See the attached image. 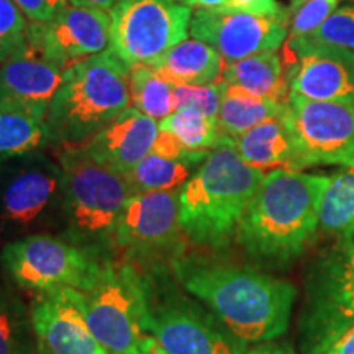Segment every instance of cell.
I'll return each instance as SVG.
<instances>
[{
	"label": "cell",
	"instance_id": "obj_14",
	"mask_svg": "<svg viewBox=\"0 0 354 354\" xmlns=\"http://www.w3.org/2000/svg\"><path fill=\"white\" fill-rule=\"evenodd\" d=\"M189 33L210 44L225 64L264 51H277L289 33V17H263L234 10H196Z\"/></svg>",
	"mask_w": 354,
	"mask_h": 354
},
{
	"label": "cell",
	"instance_id": "obj_12",
	"mask_svg": "<svg viewBox=\"0 0 354 354\" xmlns=\"http://www.w3.org/2000/svg\"><path fill=\"white\" fill-rule=\"evenodd\" d=\"M110 51L131 68L187 39L192 8L179 0H120L110 8Z\"/></svg>",
	"mask_w": 354,
	"mask_h": 354
},
{
	"label": "cell",
	"instance_id": "obj_20",
	"mask_svg": "<svg viewBox=\"0 0 354 354\" xmlns=\"http://www.w3.org/2000/svg\"><path fill=\"white\" fill-rule=\"evenodd\" d=\"M238 156L248 166L259 171L295 169V146L287 127L284 113L256 125L251 130L232 140Z\"/></svg>",
	"mask_w": 354,
	"mask_h": 354
},
{
	"label": "cell",
	"instance_id": "obj_8",
	"mask_svg": "<svg viewBox=\"0 0 354 354\" xmlns=\"http://www.w3.org/2000/svg\"><path fill=\"white\" fill-rule=\"evenodd\" d=\"M88 328L107 354H133L146 335L145 276L130 261L102 259L82 292Z\"/></svg>",
	"mask_w": 354,
	"mask_h": 354
},
{
	"label": "cell",
	"instance_id": "obj_38",
	"mask_svg": "<svg viewBox=\"0 0 354 354\" xmlns=\"http://www.w3.org/2000/svg\"><path fill=\"white\" fill-rule=\"evenodd\" d=\"M325 354H354V326L326 349Z\"/></svg>",
	"mask_w": 354,
	"mask_h": 354
},
{
	"label": "cell",
	"instance_id": "obj_30",
	"mask_svg": "<svg viewBox=\"0 0 354 354\" xmlns=\"http://www.w3.org/2000/svg\"><path fill=\"white\" fill-rule=\"evenodd\" d=\"M28 19L13 0H0V64L19 56L28 46Z\"/></svg>",
	"mask_w": 354,
	"mask_h": 354
},
{
	"label": "cell",
	"instance_id": "obj_36",
	"mask_svg": "<svg viewBox=\"0 0 354 354\" xmlns=\"http://www.w3.org/2000/svg\"><path fill=\"white\" fill-rule=\"evenodd\" d=\"M245 354H299V353L295 351L290 343L271 339V342L258 343L254 348L246 349Z\"/></svg>",
	"mask_w": 354,
	"mask_h": 354
},
{
	"label": "cell",
	"instance_id": "obj_25",
	"mask_svg": "<svg viewBox=\"0 0 354 354\" xmlns=\"http://www.w3.org/2000/svg\"><path fill=\"white\" fill-rule=\"evenodd\" d=\"M318 228L338 238L354 234V166L330 176L322 196Z\"/></svg>",
	"mask_w": 354,
	"mask_h": 354
},
{
	"label": "cell",
	"instance_id": "obj_29",
	"mask_svg": "<svg viewBox=\"0 0 354 354\" xmlns=\"http://www.w3.org/2000/svg\"><path fill=\"white\" fill-rule=\"evenodd\" d=\"M28 325L20 304L0 290V354H32Z\"/></svg>",
	"mask_w": 354,
	"mask_h": 354
},
{
	"label": "cell",
	"instance_id": "obj_9",
	"mask_svg": "<svg viewBox=\"0 0 354 354\" xmlns=\"http://www.w3.org/2000/svg\"><path fill=\"white\" fill-rule=\"evenodd\" d=\"M0 261L13 284L37 294L64 287L84 292L102 263L94 251L48 233H33L8 243Z\"/></svg>",
	"mask_w": 354,
	"mask_h": 354
},
{
	"label": "cell",
	"instance_id": "obj_18",
	"mask_svg": "<svg viewBox=\"0 0 354 354\" xmlns=\"http://www.w3.org/2000/svg\"><path fill=\"white\" fill-rule=\"evenodd\" d=\"M159 122L128 107L87 141V151L110 169L128 176L141 159L153 151Z\"/></svg>",
	"mask_w": 354,
	"mask_h": 354
},
{
	"label": "cell",
	"instance_id": "obj_24",
	"mask_svg": "<svg viewBox=\"0 0 354 354\" xmlns=\"http://www.w3.org/2000/svg\"><path fill=\"white\" fill-rule=\"evenodd\" d=\"M221 86H223V95H221L216 123L223 140L232 141L259 123L284 113L287 102L251 95L223 82Z\"/></svg>",
	"mask_w": 354,
	"mask_h": 354
},
{
	"label": "cell",
	"instance_id": "obj_17",
	"mask_svg": "<svg viewBox=\"0 0 354 354\" xmlns=\"http://www.w3.org/2000/svg\"><path fill=\"white\" fill-rule=\"evenodd\" d=\"M30 322L38 354H107L88 328L81 290L64 287L37 294Z\"/></svg>",
	"mask_w": 354,
	"mask_h": 354
},
{
	"label": "cell",
	"instance_id": "obj_19",
	"mask_svg": "<svg viewBox=\"0 0 354 354\" xmlns=\"http://www.w3.org/2000/svg\"><path fill=\"white\" fill-rule=\"evenodd\" d=\"M63 74L64 69L26 46L19 56L0 64V104L19 105L46 120Z\"/></svg>",
	"mask_w": 354,
	"mask_h": 354
},
{
	"label": "cell",
	"instance_id": "obj_13",
	"mask_svg": "<svg viewBox=\"0 0 354 354\" xmlns=\"http://www.w3.org/2000/svg\"><path fill=\"white\" fill-rule=\"evenodd\" d=\"M284 118L295 146V169L354 166V102L310 100L290 92Z\"/></svg>",
	"mask_w": 354,
	"mask_h": 354
},
{
	"label": "cell",
	"instance_id": "obj_28",
	"mask_svg": "<svg viewBox=\"0 0 354 354\" xmlns=\"http://www.w3.org/2000/svg\"><path fill=\"white\" fill-rule=\"evenodd\" d=\"M159 130L171 131L190 153H210L223 141L216 118H210L196 110H176L159 122Z\"/></svg>",
	"mask_w": 354,
	"mask_h": 354
},
{
	"label": "cell",
	"instance_id": "obj_27",
	"mask_svg": "<svg viewBox=\"0 0 354 354\" xmlns=\"http://www.w3.org/2000/svg\"><path fill=\"white\" fill-rule=\"evenodd\" d=\"M130 99L133 107L153 120H165L174 113L172 84L149 64L130 68Z\"/></svg>",
	"mask_w": 354,
	"mask_h": 354
},
{
	"label": "cell",
	"instance_id": "obj_33",
	"mask_svg": "<svg viewBox=\"0 0 354 354\" xmlns=\"http://www.w3.org/2000/svg\"><path fill=\"white\" fill-rule=\"evenodd\" d=\"M223 95L221 81L207 86H180L172 84V100L176 110H196L210 118L218 117V110Z\"/></svg>",
	"mask_w": 354,
	"mask_h": 354
},
{
	"label": "cell",
	"instance_id": "obj_21",
	"mask_svg": "<svg viewBox=\"0 0 354 354\" xmlns=\"http://www.w3.org/2000/svg\"><path fill=\"white\" fill-rule=\"evenodd\" d=\"M149 66L171 84L207 86L220 81L225 61L210 44L190 38L162 53Z\"/></svg>",
	"mask_w": 354,
	"mask_h": 354
},
{
	"label": "cell",
	"instance_id": "obj_5",
	"mask_svg": "<svg viewBox=\"0 0 354 354\" xmlns=\"http://www.w3.org/2000/svg\"><path fill=\"white\" fill-rule=\"evenodd\" d=\"M57 162L63 169V223L69 240L94 253L113 246L118 218L133 196L127 177L97 161L84 145L63 146Z\"/></svg>",
	"mask_w": 354,
	"mask_h": 354
},
{
	"label": "cell",
	"instance_id": "obj_32",
	"mask_svg": "<svg viewBox=\"0 0 354 354\" xmlns=\"http://www.w3.org/2000/svg\"><path fill=\"white\" fill-rule=\"evenodd\" d=\"M339 0H310L297 8H289V33L286 41H300L312 37L336 10Z\"/></svg>",
	"mask_w": 354,
	"mask_h": 354
},
{
	"label": "cell",
	"instance_id": "obj_11",
	"mask_svg": "<svg viewBox=\"0 0 354 354\" xmlns=\"http://www.w3.org/2000/svg\"><path fill=\"white\" fill-rule=\"evenodd\" d=\"M64 183L59 162L43 151L0 166V227L30 232L63 223Z\"/></svg>",
	"mask_w": 354,
	"mask_h": 354
},
{
	"label": "cell",
	"instance_id": "obj_23",
	"mask_svg": "<svg viewBox=\"0 0 354 354\" xmlns=\"http://www.w3.org/2000/svg\"><path fill=\"white\" fill-rule=\"evenodd\" d=\"M50 145L44 118L19 105L0 104V166Z\"/></svg>",
	"mask_w": 354,
	"mask_h": 354
},
{
	"label": "cell",
	"instance_id": "obj_7",
	"mask_svg": "<svg viewBox=\"0 0 354 354\" xmlns=\"http://www.w3.org/2000/svg\"><path fill=\"white\" fill-rule=\"evenodd\" d=\"M145 331L167 354H245L246 343L183 294L167 269H146Z\"/></svg>",
	"mask_w": 354,
	"mask_h": 354
},
{
	"label": "cell",
	"instance_id": "obj_39",
	"mask_svg": "<svg viewBox=\"0 0 354 354\" xmlns=\"http://www.w3.org/2000/svg\"><path fill=\"white\" fill-rule=\"evenodd\" d=\"M120 0H69L71 6L74 7H88V8H99V10H110L115 3Z\"/></svg>",
	"mask_w": 354,
	"mask_h": 354
},
{
	"label": "cell",
	"instance_id": "obj_1",
	"mask_svg": "<svg viewBox=\"0 0 354 354\" xmlns=\"http://www.w3.org/2000/svg\"><path fill=\"white\" fill-rule=\"evenodd\" d=\"M171 274L243 343L271 342L289 328L297 290L284 279L253 266L185 254Z\"/></svg>",
	"mask_w": 354,
	"mask_h": 354
},
{
	"label": "cell",
	"instance_id": "obj_6",
	"mask_svg": "<svg viewBox=\"0 0 354 354\" xmlns=\"http://www.w3.org/2000/svg\"><path fill=\"white\" fill-rule=\"evenodd\" d=\"M354 326V234L339 238L305 274L300 354H325Z\"/></svg>",
	"mask_w": 354,
	"mask_h": 354
},
{
	"label": "cell",
	"instance_id": "obj_37",
	"mask_svg": "<svg viewBox=\"0 0 354 354\" xmlns=\"http://www.w3.org/2000/svg\"><path fill=\"white\" fill-rule=\"evenodd\" d=\"M179 2L196 10H230V0H179Z\"/></svg>",
	"mask_w": 354,
	"mask_h": 354
},
{
	"label": "cell",
	"instance_id": "obj_3",
	"mask_svg": "<svg viewBox=\"0 0 354 354\" xmlns=\"http://www.w3.org/2000/svg\"><path fill=\"white\" fill-rule=\"evenodd\" d=\"M264 176L238 156L232 141H221L179 190L180 225L187 240L210 250H223L236 240Z\"/></svg>",
	"mask_w": 354,
	"mask_h": 354
},
{
	"label": "cell",
	"instance_id": "obj_22",
	"mask_svg": "<svg viewBox=\"0 0 354 354\" xmlns=\"http://www.w3.org/2000/svg\"><path fill=\"white\" fill-rule=\"evenodd\" d=\"M220 81L230 87L264 99L287 102L290 94L284 61L277 51H264L225 64Z\"/></svg>",
	"mask_w": 354,
	"mask_h": 354
},
{
	"label": "cell",
	"instance_id": "obj_15",
	"mask_svg": "<svg viewBox=\"0 0 354 354\" xmlns=\"http://www.w3.org/2000/svg\"><path fill=\"white\" fill-rule=\"evenodd\" d=\"M110 30V13L69 6L48 24H30L28 48L61 69H68L109 51Z\"/></svg>",
	"mask_w": 354,
	"mask_h": 354
},
{
	"label": "cell",
	"instance_id": "obj_10",
	"mask_svg": "<svg viewBox=\"0 0 354 354\" xmlns=\"http://www.w3.org/2000/svg\"><path fill=\"white\" fill-rule=\"evenodd\" d=\"M179 190L133 194L123 207L113 246L122 248L131 264L146 269H171L184 256Z\"/></svg>",
	"mask_w": 354,
	"mask_h": 354
},
{
	"label": "cell",
	"instance_id": "obj_34",
	"mask_svg": "<svg viewBox=\"0 0 354 354\" xmlns=\"http://www.w3.org/2000/svg\"><path fill=\"white\" fill-rule=\"evenodd\" d=\"M13 2L30 24H48L71 6L69 0H13Z\"/></svg>",
	"mask_w": 354,
	"mask_h": 354
},
{
	"label": "cell",
	"instance_id": "obj_40",
	"mask_svg": "<svg viewBox=\"0 0 354 354\" xmlns=\"http://www.w3.org/2000/svg\"><path fill=\"white\" fill-rule=\"evenodd\" d=\"M133 354H167V353L161 346H159L158 342L153 338V336L146 335L143 338V342H141V344H140V348L136 349Z\"/></svg>",
	"mask_w": 354,
	"mask_h": 354
},
{
	"label": "cell",
	"instance_id": "obj_35",
	"mask_svg": "<svg viewBox=\"0 0 354 354\" xmlns=\"http://www.w3.org/2000/svg\"><path fill=\"white\" fill-rule=\"evenodd\" d=\"M230 10L263 17H289V8L282 7L277 0H230Z\"/></svg>",
	"mask_w": 354,
	"mask_h": 354
},
{
	"label": "cell",
	"instance_id": "obj_31",
	"mask_svg": "<svg viewBox=\"0 0 354 354\" xmlns=\"http://www.w3.org/2000/svg\"><path fill=\"white\" fill-rule=\"evenodd\" d=\"M300 41L354 51V0H344L312 37Z\"/></svg>",
	"mask_w": 354,
	"mask_h": 354
},
{
	"label": "cell",
	"instance_id": "obj_26",
	"mask_svg": "<svg viewBox=\"0 0 354 354\" xmlns=\"http://www.w3.org/2000/svg\"><path fill=\"white\" fill-rule=\"evenodd\" d=\"M198 166L149 153L127 176L133 194L180 190Z\"/></svg>",
	"mask_w": 354,
	"mask_h": 354
},
{
	"label": "cell",
	"instance_id": "obj_4",
	"mask_svg": "<svg viewBox=\"0 0 354 354\" xmlns=\"http://www.w3.org/2000/svg\"><path fill=\"white\" fill-rule=\"evenodd\" d=\"M130 102V68L110 50L69 66L46 113L51 145H86Z\"/></svg>",
	"mask_w": 354,
	"mask_h": 354
},
{
	"label": "cell",
	"instance_id": "obj_41",
	"mask_svg": "<svg viewBox=\"0 0 354 354\" xmlns=\"http://www.w3.org/2000/svg\"><path fill=\"white\" fill-rule=\"evenodd\" d=\"M289 2H290V10H292V8H297V7H300V6H302V3H305V2H310V0H289Z\"/></svg>",
	"mask_w": 354,
	"mask_h": 354
},
{
	"label": "cell",
	"instance_id": "obj_2",
	"mask_svg": "<svg viewBox=\"0 0 354 354\" xmlns=\"http://www.w3.org/2000/svg\"><path fill=\"white\" fill-rule=\"evenodd\" d=\"M330 176L277 169L264 176L236 232L251 259L284 268L307 250L318 230L322 196Z\"/></svg>",
	"mask_w": 354,
	"mask_h": 354
},
{
	"label": "cell",
	"instance_id": "obj_16",
	"mask_svg": "<svg viewBox=\"0 0 354 354\" xmlns=\"http://www.w3.org/2000/svg\"><path fill=\"white\" fill-rule=\"evenodd\" d=\"M282 61L294 94L320 102H354V51L286 41Z\"/></svg>",
	"mask_w": 354,
	"mask_h": 354
}]
</instances>
